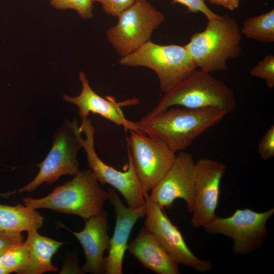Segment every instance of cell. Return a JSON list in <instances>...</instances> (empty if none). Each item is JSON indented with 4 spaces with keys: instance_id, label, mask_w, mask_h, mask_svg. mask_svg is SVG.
Masks as SVG:
<instances>
[{
    "instance_id": "obj_27",
    "label": "cell",
    "mask_w": 274,
    "mask_h": 274,
    "mask_svg": "<svg viewBox=\"0 0 274 274\" xmlns=\"http://www.w3.org/2000/svg\"><path fill=\"white\" fill-rule=\"evenodd\" d=\"M21 233L13 234L0 232V256L13 246L23 242Z\"/></svg>"
},
{
    "instance_id": "obj_17",
    "label": "cell",
    "mask_w": 274,
    "mask_h": 274,
    "mask_svg": "<svg viewBox=\"0 0 274 274\" xmlns=\"http://www.w3.org/2000/svg\"><path fill=\"white\" fill-rule=\"evenodd\" d=\"M127 249L145 267L155 273H180L179 264L144 227L136 237L128 243Z\"/></svg>"
},
{
    "instance_id": "obj_21",
    "label": "cell",
    "mask_w": 274,
    "mask_h": 274,
    "mask_svg": "<svg viewBox=\"0 0 274 274\" xmlns=\"http://www.w3.org/2000/svg\"><path fill=\"white\" fill-rule=\"evenodd\" d=\"M29 260V253L25 242L18 243L0 256V264L10 273L23 274Z\"/></svg>"
},
{
    "instance_id": "obj_22",
    "label": "cell",
    "mask_w": 274,
    "mask_h": 274,
    "mask_svg": "<svg viewBox=\"0 0 274 274\" xmlns=\"http://www.w3.org/2000/svg\"><path fill=\"white\" fill-rule=\"evenodd\" d=\"M93 0H51V5L59 10L73 9L82 19L93 16Z\"/></svg>"
},
{
    "instance_id": "obj_25",
    "label": "cell",
    "mask_w": 274,
    "mask_h": 274,
    "mask_svg": "<svg viewBox=\"0 0 274 274\" xmlns=\"http://www.w3.org/2000/svg\"><path fill=\"white\" fill-rule=\"evenodd\" d=\"M173 2L185 6L187 8V12H201L206 16L208 20L217 19L220 16L213 12L207 6L204 0H173Z\"/></svg>"
},
{
    "instance_id": "obj_6",
    "label": "cell",
    "mask_w": 274,
    "mask_h": 274,
    "mask_svg": "<svg viewBox=\"0 0 274 274\" xmlns=\"http://www.w3.org/2000/svg\"><path fill=\"white\" fill-rule=\"evenodd\" d=\"M119 62L122 65L146 67L153 70L163 93L196 68L185 46L161 45L151 40L130 54L121 57Z\"/></svg>"
},
{
    "instance_id": "obj_2",
    "label": "cell",
    "mask_w": 274,
    "mask_h": 274,
    "mask_svg": "<svg viewBox=\"0 0 274 274\" xmlns=\"http://www.w3.org/2000/svg\"><path fill=\"white\" fill-rule=\"evenodd\" d=\"M242 36L236 19L224 15L208 20L205 29L194 33L185 47L196 68L210 73L224 71L228 60L241 55Z\"/></svg>"
},
{
    "instance_id": "obj_29",
    "label": "cell",
    "mask_w": 274,
    "mask_h": 274,
    "mask_svg": "<svg viewBox=\"0 0 274 274\" xmlns=\"http://www.w3.org/2000/svg\"><path fill=\"white\" fill-rule=\"evenodd\" d=\"M9 271L0 264V274H8Z\"/></svg>"
},
{
    "instance_id": "obj_24",
    "label": "cell",
    "mask_w": 274,
    "mask_h": 274,
    "mask_svg": "<svg viewBox=\"0 0 274 274\" xmlns=\"http://www.w3.org/2000/svg\"><path fill=\"white\" fill-rule=\"evenodd\" d=\"M258 151L263 160L271 158L274 156V125L272 124L267 130L260 140Z\"/></svg>"
},
{
    "instance_id": "obj_26",
    "label": "cell",
    "mask_w": 274,
    "mask_h": 274,
    "mask_svg": "<svg viewBox=\"0 0 274 274\" xmlns=\"http://www.w3.org/2000/svg\"><path fill=\"white\" fill-rule=\"evenodd\" d=\"M93 1L99 3L106 13L117 17L132 5L135 0H93Z\"/></svg>"
},
{
    "instance_id": "obj_1",
    "label": "cell",
    "mask_w": 274,
    "mask_h": 274,
    "mask_svg": "<svg viewBox=\"0 0 274 274\" xmlns=\"http://www.w3.org/2000/svg\"><path fill=\"white\" fill-rule=\"evenodd\" d=\"M227 114L215 108L192 109L172 107L135 122L140 132L164 142L175 153L183 151Z\"/></svg>"
},
{
    "instance_id": "obj_9",
    "label": "cell",
    "mask_w": 274,
    "mask_h": 274,
    "mask_svg": "<svg viewBox=\"0 0 274 274\" xmlns=\"http://www.w3.org/2000/svg\"><path fill=\"white\" fill-rule=\"evenodd\" d=\"M81 148L71 122L67 121L55 133L53 146L45 159L37 165L40 170L35 178L25 186L0 193V196L8 197L16 193L33 191L44 183L52 184L62 175L74 177L80 172L77 154Z\"/></svg>"
},
{
    "instance_id": "obj_18",
    "label": "cell",
    "mask_w": 274,
    "mask_h": 274,
    "mask_svg": "<svg viewBox=\"0 0 274 274\" xmlns=\"http://www.w3.org/2000/svg\"><path fill=\"white\" fill-rule=\"evenodd\" d=\"M27 232L25 242L28 248L29 260L23 274H41L57 271V266L52 264V258L64 243L42 235L38 230Z\"/></svg>"
},
{
    "instance_id": "obj_20",
    "label": "cell",
    "mask_w": 274,
    "mask_h": 274,
    "mask_svg": "<svg viewBox=\"0 0 274 274\" xmlns=\"http://www.w3.org/2000/svg\"><path fill=\"white\" fill-rule=\"evenodd\" d=\"M247 38L265 43L274 42V9L245 19L241 28Z\"/></svg>"
},
{
    "instance_id": "obj_10",
    "label": "cell",
    "mask_w": 274,
    "mask_h": 274,
    "mask_svg": "<svg viewBox=\"0 0 274 274\" xmlns=\"http://www.w3.org/2000/svg\"><path fill=\"white\" fill-rule=\"evenodd\" d=\"M127 151L144 192L151 190L159 182L176 155L159 139L134 131H130Z\"/></svg>"
},
{
    "instance_id": "obj_16",
    "label": "cell",
    "mask_w": 274,
    "mask_h": 274,
    "mask_svg": "<svg viewBox=\"0 0 274 274\" xmlns=\"http://www.w3.org/2000/svg\"><path fill=\"white\" fill-rule=\"evenodd\" d=\"M84 229L72 233L78 239L84 250L85 262L82 269L84 272L93 274L104 273V253L110 248V237L108 233V213L104 210L99 214L85 221Z\"/></svg>"
},
{
    "instance_id": "obj_19",
    "label": "cell",
    "mask_w": 274,
    "mask_h": 274,
    "mask_svg": "<svg viewBox=\"0 0 274 274\" xmlns=\"http://www.w3.org/2000/svg\"><path fill=\"white\" fill-rule=\"evenodd\" d=\"M43 220L35 209L18 203L15 206L0 204V232L19 234L38 230L42 227Z\"/></svg>"
},
{
    "instance_id": "obj_5",
    "label": "cell",
    "mask_w": 274,
    "mask_h": 274,
    "mask_svg": "<svg viewBox=\"0 0 274 274\" xmlns=\"http://www.w3.org/2000/svg\"><path fill=\"white\" fill-rule=\"evenodd\" d=\"M82 120L80 126H79L77 119L74 120L71 125L82 148L86 152L89 168L100 184H109L118 191L130 208H137L144 206L145 192L135 172L129 152L127 151L128 163L124 171L106 164L95 151V130L91 120L88 117Z\"/></svg>"
},
{
    "instance_id": "obj_15",
    "label": "cell",
    "mask_w": 274,
    "mask_h": 274,
    "mask_svg": "<svg viewBox=\"0 0 274 274\" xmlns=\"http://www.w3.org/2000/svg\"><path fill=\"white\" fill-rule=\"evenodd\" d=\"M108 199L114 208L116 222L110 238L108 255L104 258V273L122 274L124 256L128 247V238L134 224L146 214L145 204L137 208L126 207L113 188L107 190Z\"/></svg>"
},
{
    "instance_id": "obj_3",
    "label": "cell",
    "mask_w": 274,
    "mask_h": 274,
    "mask_svg": "<svg viewBox=\"0 0 274 274\" xmlns=\"http://www.w3.org/2000/svg\"><path fill=\"white\" fill-rule=\"evenodd\" d=\"M108 192L104 190L91 170L80 171L73 178L56 187L41 198H23L28 208L48 209L57 212L77 215L84 221L104 210Z\"/></svg>"
},
{
    "instance_id": "obj_13",
    "label": "cell",
    "mask_w": 274,
    "mask_h": 274,
    "mask_svg": "<svg viewBox=\"0 0 274 274\" xmlns=\"http://www.w3.org/2000/svg\"><path fill=\"white\" fill-rule=\"evenodd\" d=\"M195 165V201L191 222L194 227L199 228L216 216L221 181L226 166L221 162L208 158H200Z\"/></svg>"
},
{
    "instance_id": "obj_28",
    "label": "cell",
    "mask_w": 274,
    "mask_h": 274,
    "mask_svg": "<svg viewBox=\"0 0 274 274\" xmlns=\"http://www.w3.org/2000/svg\"><path fill=\"white\" fill-rule=\"evenodd\" d=\"M210 3L233 11L239 6V0H208Z\"/></svg>"
},
{
    "instance_id": "obj_4",
    "label": "cell",
    "mask_w": 274,
    "mask_h": 274,
    "mask_svg": "<svg viewBox=\"0 0 274 274\" xmlns=\"http://www.w3.org/2000/svg\"><path fill=\"white\" fill-rule=\"evenodd\" d=\"M175 106L198 109L215 108L227 115L236 108V100L232 89L226 83L199 70L194 71L164 95L146 115L150 116Z\"/></svg>"
},
{
    "instance_id": "obj_8",
    "label": "cell",
    "mask_w": 274,
    "mask_h": 274,
    "mask_svg": "<svg viewBox=\"0 0 274 274\" xmlns=\"http://www.w3.org/2000/svg\"><path fill=\"white\" fill-rule=\"evenodd\" d=\"M273 214V208L262 212L236 209L231 216H216L202 227L207 233L230 237L233 241V253L246 255L263 245L269 235L266 223Z\"/></svg>"
},
{
    "instance_id": "obj_23",
    "label": "cell",
    "mask_w": 274,
    "mask_h": 274,
    "mask_svg": "<svg viewBox=\"0 0 274 274\" xmlns=\"http://www.w3.org/2000/svg\"><path fill=\"white\" fill-rule=\"evenodd\" d=\"M252 76L260 78L265 81L269 88L274 87V55H266L250 71Z\"/></svg>"
},
{
    "instance_id": "obj_7",
    "label": "cell",
    "mask_w": 274,
    "mask_h": 274,
    "mask_svg": "<svg viewBox=\"0 0 274 274\" xmlns=\"http://www.w3.org/2000/svg\"><path fill=\"white\" fill-rule=\"evenodd\" d=\"M117 17V23L106 34L108 41L121 57L130 54L150 40L154 31L165 19L147 0H135Z\"/></svg>"
},
{
    "instance_id": "obj_12",
    "label": "cell",
    "mask_w": 274,
    "mask_h": 274,
    "mask_svg": "<svg viewBox=\"0 0 274 274\" xmlns=\"http://www.w3.org/2000/svg\"><path fill=\"white\" fill-rule=\"evenodd\" d=\"M192 156L181 151L164 176L151 189L150 198L162 209H170L177 199H183L188 212L195 201V165Z\"/></svg>"
},
{
    "instance_id": "obj_14",
    "label": "cell",
    "mask_w": 274,
    "mask_h": 274,
    "mask_svg": "<svg viewBox=\"0 0 274 274\" xmlns=\"http://www.w3.org/2000/svg\"><path fill=\"white\" fill-rule=\"evenodd\" d=\"M79 78L82 86L80 94L76 96L64 94L63 98L78 107L82 119L88 117L90 113L98 114L116 125L122 126L126 130L140 132L135 122L126 119L121 109L124 106L138 105L139 101L137 98L117 101L112 96L102 97L91 88L84 72H80Z\"/></svg>"
},
{
    "instance_id": "obj_11",
    "label": "cell",
    "mask_w": 274,
    "mask_h": 274,
    "mask_svg": "<svg viewBox=\"0 0 274 274\" xmlns=\"http://www.w3.org/2000/svg\"><path fill=\"white\" fill-rule=\"evenodd\" d=\"M146 214L144 228L151 233L165 251L179 264L204 273L211 271L212 262L198 258L191 251L178 227L164 213L163 209L144 194Z\"/></svg>"
}]
</instances>
